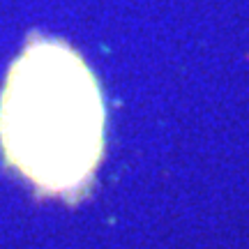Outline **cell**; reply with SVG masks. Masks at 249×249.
Listing matches in <instances>:
<instances>
[{
  "label": "cell",
  "mask_w": 249,
  "mask_h": 249,
  "mask_svg": "<svg viewBox=\"0 0 249 249\" xmlns=\"http://www.w3.org/2000/svg\"><path fill=\"white\" fill-rule=\"evenodd\" d=\"M0 145L42 194L71 196L90 182L104 152V104L74 49L33 39L12 62L0 95Z\"/></svg>",
  "instance_id": "cell-1"
}]
</instances>
